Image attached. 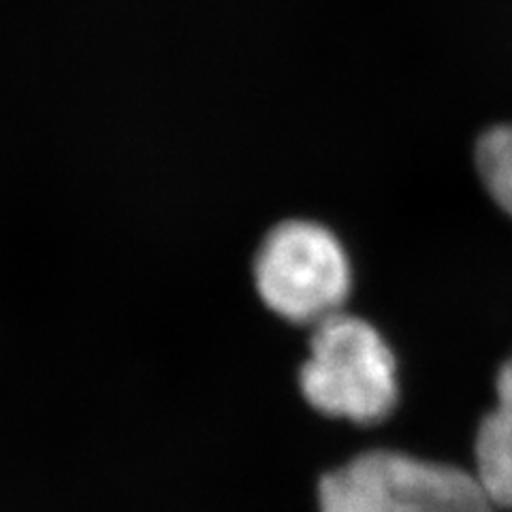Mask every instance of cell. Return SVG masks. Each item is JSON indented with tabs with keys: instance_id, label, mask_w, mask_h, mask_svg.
I'll list each match as a JSON object with an SVG mask.
<instances>
[{
	"instance_id": "1",
	"label": "cell",
	"mask_w": 512,
	"mask_h": 512,
	"mask_svg": "<svg viewBox=\"0 0 512 512\" xmlns=\"http://www.w3.org/2000/svg\"><path fill=\"white\" fill-rule=\"evenodd\" d=\"M297 384L316 412L374 425L387 419L397 402L395 357L376 327L338 312L312 327Z\"/></svg>"
},
{
	"instance_id": "2",
	"label": "cell",
	"mask_w": 512,
	"mask_h": 512,
	"mask_svg": "<svg viewBox=\"0 0 512 512\" xmlns=\"http://www.w3.org/2000/svg\"><path fill=\"white\" fill-rule=\"evenodd\" d=\"M318 512H495L476 474L367 451L318 480Z\"/></svg>"
},
{
	"instance_id": "3",
	"label": "cell",
	"mask_w": 512,
	"mask_h": 512,
	"mask_svg": "<svg viewBox=\"0 0 512 512\" xmlns=\"http://www.w3.org/2000/svg\"><path fill=\"white\" fill-rule=\"evenodd\" d=\"M252 276L269 312L310 327L342 312L352 284L340 239L312 220H284L269 229L256 250Z\"/></svg>"
},
{
	"instance_id": "4",
	"label": "cell",
	"mask_w": 512,
	"mask_h": 512,
	"mask_svg": "<svg viewBox=\"0 0 512 512\" xmlns=\"http://www.w3.org/2000/svg\"><path fill=\"white\" fill-rule=\"evenodd\" d=\"M495 391L498 402L476 434V478L495 508L512 510V357L500 367Z\"/></svg>"
},
{
	"instance_id": "5",
	"label": "cell",
	"mask_w": 512,
	"mask_h": 512,
	"mask_svg": "<svg viewBox=\"0 0 512 512\" xmlns=\"http://www.w3.org/2000/svg\"><path fill=\"white\" fill-rule=\"evenodd\" d=\"M476 163L489 195L512 216V126H495L480 137Z\"/></svg>"
}]
</instances>
